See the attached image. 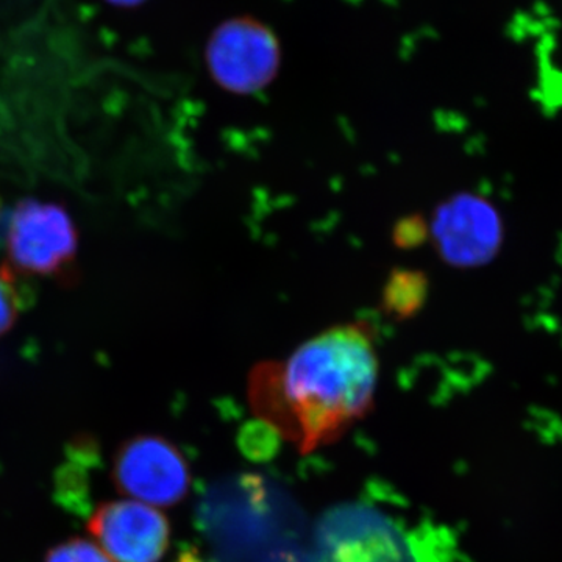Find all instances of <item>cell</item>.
<instances>
[{
	"instance_id": "obj_1",
	"label": "cell",
	"mask_w": 562,
	"mask_h": 562,
	"mask_svg": "<svg viewBox=\"0 0 562 562\" xmlns=\"http://www.w3.org/2000/svg\"><path fill=\"white\" fill-rule=\"evenodd\" d=\"M376 382L375 338L357 322L327 328L286 360L255 368L249 401L266 425L308 453L338 441L371 412Z\"/></svg>"
},
{
	"instance_id": "obj_2",
	"label": "cell",
	"mask_w": 562,
	"mask_h": 562,
	"mask_svg": "<svg viewBox=\"0 0 562 562\" xmlns=\"http://www.w3.org/2000/svg\"><path fill=\"white\" fill-rule=\"evenodd\" d=\"M205 61L221 88L254 94L269 87L279 74L281 47L268 25L249 16L233 18L211 33Z\"/></svg>"
},
{
	"instance_id": "obj_3",
	"label": "cell",
	"mask_w": 562,
	"mask_h": 562,
	"mask_svg": "<svg viewBox=\"0 0 562 562\" xmlns=\"http://www.w3.org/2000/svg\"><path fill=\"white\" fill-rule=\"evenodd\" d=\"M111 475L121 494L155 508L177 505L191 486L187 458L171 441L154 435L122 442Z\"/></svg>"
},
{
	"instance_id": "obj_4",
	"label": "cell",
	"mask_w": 562,
	"mask_h": 562,
	"mask_svg": "<svg viewBox=\"0 0 562 562\" xmlns=\"http://www.w3.org/2000/svg\"><path fill=\"white\" fill-rule=\"evenodd\" d=\"M7 246L16 268L52 276L76 257V224L60 203L29 199L11 214Z\"/></svg>"
},
{
	"instance_id": "obj_5",
	"label": "cell",
	"mask_w": 562,
	"mask_h": 562,
	"mask_svg": "<svg viewBox=\"0 0 562 562\" xmlns=\"http://www.w3.org/2000/svg\"><path fill=\"white\" fill-rule=\"evenodd\" d=\"M87 525L94 541L116 562H160L171 546L168 517L132 498L101 503Z\"/></svg>"
},
{
	"instance_id": "obj_6",
	"label": "cell",
	"mask_w": 562,
	"mask_h": 562,
	"mask_svg": "<svg viewBox=\"0 0 562 562\" xmlns=\"http://www.w3.org/2000/svg\"><path fill=\"white\" fill-rule=\"evenodd\" d=\"M431 235L442 260L458 268L486 265L502 244V221L490 202L458 194L436 210Z\"/></svg>"
},
{
	"instance_id": "obj_7",
	"label": "cell",
	"mask_w": 562,
	"mask_h": 562,
	"mask_svg": "<svg viewBox=\"0 0 562 562\" xmlns=\"http://www.w3.org/2000/svg\"><path fill=\"white\" fill-rule=\"evenodd\" d=\"M425 295H427V279L424 273L401 272L387 281L384 302L391 313L409 316L420 308Z\"/></svg>"
},
{
	"instance_id": "obj_8",
	"label": "cell",
	"mask_w": 562,
	"mask_h": 562,
	"mask_svg": "<svg viewBox=\"0 0 562 562\" xmlns=\"http://www.w3.org/2000/svg\"><path fill=\"white\" fill-rule=\"evenodd\" d=\"M43 562H116L98 542L91 539L70 538L57 543L46 553Z\"/></svg>"
},
{
	"instance_id": "obj_9",
	"label": "cell",
	"mask_w": 562,
	"mask_h": 562,
	"mask_svg": "<svg viewBox=\"0 0 562 562\" xmlns=\"http://www.w3.org/2000/svg\"><path fill=\"white\" fill-rule=\"evenodd\" d=\"M18 316V301L13 286L5 277L0 276V336L13 327Z\"/></svg>"
},
{
	"instance_id": "obj_10",
	"label": "cell",
	"mask_w": 562,
	"mask_h": 562,
	"mask_svg": "<svg viewBox=\"0 0 562 562\" xmlns=\"http://www.w3.org/2000/svg\"><path fill=\"white\" fill-rule=\"evenodd\" d=\"M427 224L422 217H409L401 224V232L397 238L401 239L402 247L419 246L424 239H427Z\"/></svg>"
},
{
	"instance_id": "obj_11",
	"label": "cell",
	"mask_w": 562,
	"mask_h": 562,
	"mask_svg": "<svg viewBox=\"0 0 562 562\" xmlns=\"http://www.w3.org/2000/svg\"><path fill=\"white\" fill-rule=\"evenodd\" d=\"M176 562H202L201 552L191 547V549L183 550Z\"/></svg>"
},
{
	"instance_id": "obj_12",
	"label": "cell",
	"mask_w": 562,
	"mask_h": 562,
	"mask_svg": "<svg viewBox=\"0 0 562 562\" xmlns=\"http://www.w3.org/2000/svg\"><path fill=\"white\" fill-rule=\"evenodd\" d=\"M106 3L114 7H121V9H132V7H138L146 0H105Z\"/></svg>"
},
{
	"instance_id": "obj_13",
	"label": "cell",
	"mask_w": 562,
	"mask_h": 562,
	"mask_svg": "<svg viewBox=\"0 0 562 562\" xmlns=\"http://www.w3.org/2000/svg\"><path fill=\"white\" fill-rule=\"evenodd\" d=\"M0 222H2V209H0Z\"/></svg>"
}]
</instances>
